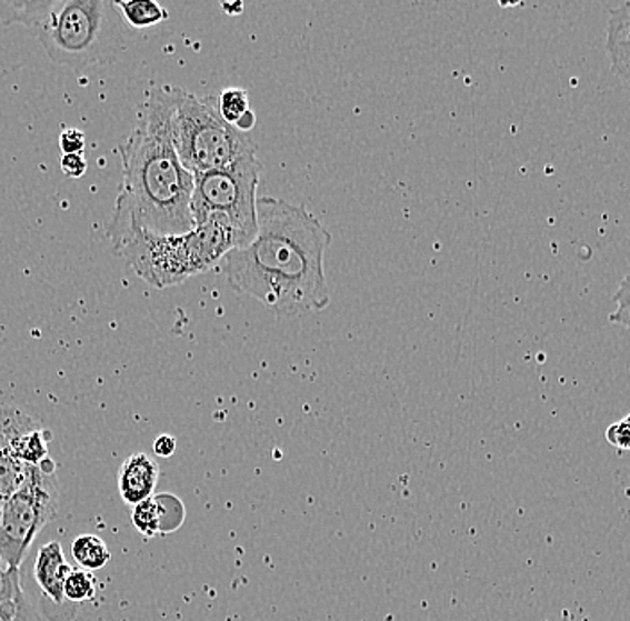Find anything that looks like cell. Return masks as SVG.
<instances>
[{"label":"cell","instance_id":"18","mask_svg":"<svg viewBox=\"0 0 630 621\" xmlns=\"http://www.w3.org/2000/svg\"><path fill=\"white\" fill-rule=\"evenodd\" d=\"M614 300H617L618 309L617 312L611 313L609 321L617 322L620 327L629 328V277L623 278V281H621L620 289H618Z\"/></svg>","mask_w":630,"mask_h":621},{"label":"cell","instance_id":"3","mask_svg":"<svg viewBox=\"0 0 630 621\" xmlns=\"http://www.w3.org/2000/svg\"><path fill=\"white\" fill-rule=\"evenodd\" d=\"M0 26L28 29L52 63L76 72L113 60L124 34V20L113 0L0 2Z\"/></svg>","mask_w":630,"mask_h":621},{"label":"cell","instance_id":"22","mask_svg":"<svg viewBox=\"0 0 630 621\" xmlns=\"http://www.w3.org/2000/svg\"><path fill=\"white\" fill-rule=\"evenodd\" d=\"M176 438L174 435H160L157 441L152 442V451H154V455L163 457V459H169V457L174 455L176 451Z\"/></svg>","mask_w":630,"mask_h":621},{"label":"cell","instance_id":"12","mask_svg":"<svg viewBox=\"0 0 630 621\" xmlns=\"http://www.w3.org/2000/svg\"><path fill=\"white\" fill-rule=\"evenodd\" d=\"M608 52L612 72L629 83L630 78V2L612 8L608 23Z\"/></svg>","mask_w":630,"mask_h":621},{"label":"cell","instance_id":"16","mask_svg":"<svg viewBox=\"0 0 630 621\" xmlns=\"http://www.w3.org/2000/svg\"><path fill=\"white\" fill-rule=\"evenodd\" d=\"M96 597V580L83 570H72L64 580V600L78 608Z\"/></svg>","mask_w":630,"mask_h":621},{"label":"cell","instance_id":"21","mask_svg":"<svg viewBox=\"0 0 630 621\" xmlns=\"http://www.w3.org/2000/svg\"><path fill=\"white\" fill-rule=\"evenodd\" d=\"M60 148L63 154L84 152V133L76 128L63 129L60 137Z\"/></svg>","mask_w":630,"mask_h":621},{"label":"cell","instance_id":"7","mask_svg":"<svg viewBox=\"0 0 630 621\" xmlns=\"http://www.w3.org/2000/svg\"><path fill=\"white\" fill-rule=\"evenodd\" d=\"M262 166L257 157L216 171L193 174L190 213L193 226L208 217H222L233 226L246 246L257 236V189ZM244 246V248H246Z\"/></svg>","mask_w":630,"mask_h":621},{"label":"cell","instance_id":"4","mask_svg":"<svg viewBox=\"0 0 630 621\" xmlns=\"http://www.w3.org/2000/svg\"><path fill=\"white\" fill-rule=\"evenodd\" d=\"M244 246V240L230 222L212 216L183 236H152L137 231L120 240L113 249L146 283L161 290L210 271L230 251Z\"/></svg>","mask_w":630,"mask_h":621},{"label":"cell","instance_id":"20","mask_svg":"<svg viewBox=\"0 0 630 621\" xmlns=\"http://www.w3.org/2000/svg\"><path fill=\"white\" fill-rule=\"evenodd\" d=\"M88 171L87 158H84V152H78V154H63L61 158V172H63L67 178H72V180H79L83 178Z\"/></svg>","mask_w":630,"mask_h":621},{"label":"cell","instance_id":"2","mask_svg":"<svg viewBox=\"0 0 630 621\" xmlns=\"http://www.w3.org/2000/svg\"><path fill=\"white\" fill-rule=\"evenodd\" d=\"M178 93V87L149 90L122 146L124 181L107 226L113 246L137 231L183 236L193 230V174L178 158L172 133Z\"/></svg>","mask_w":630,"mask_h":621},{"label":"cell","instance_id":"5","mask_svg":"<svg viewBox=\"0 0 630 621\" xmlns=\"http://www.w3.org/2000/svg\"><path fill=\"white\" fill-rule=\"evenodd\" d=\"M172 133L178 158L192 174L224 169L257 157V143L249 134L222 120L217 97L193 96L180 88Z\"/></svg>","mask_w":630,"mask_h":621},{"label":"cell","instance_id":"23","mask_svg":"<svg viewBox=\"0 0 630 621\" xmlns=\"http://www.w3.org/2000/svg\"><path fill=\"white\" fill-rule=\"evenodd\" d=\"M2 568H6L4 562L0 561V570H2Z\"/></svg>","mask_w":630,"mask_h":621},{"label":"cell","instance_id":"8","mask_svg":"<svg viewBox=\"0 0 630 621\" xmlns=\"http://www.w3.org/2000/svg\"><path fill=\"white\" fill-rule=\"evenodd\" d=\"M46 459L49 450L40 423L22 410L0 407V512L26 479L29 465Z\"/></svg>","mask_w":630,"mask_h":621},{"label":"cell","instance_id":"19","mask_svg":"<svg viewBox=\"0 0 630 621\" xmlns=\"http://www.w3.org/2000/svg\"><path fill=\"white\" fill-rule=\"evenodd\" d=\"M606 438L611 442L612 447L618 450L627 451L630 448V424L629 415L621 419L618 423L611 424L606 433Z\"/></svg>","mask_w":630,"mask_h":621},{"label":"cell","instance_id":"10","mask_svg":"<svg viewBox=\"0 0 630 621\" xmlns=\"http://www.w3.org/2000/svg\"><path fill=\"white\" fill-rule=\"evenodd\" d=\"M160 480V465L148 453L128 457L119 471V493L128 505H139L152 497Z\"/></svg>","mask_w":630,"mask_h":621},{"label":"cell","instance_id":"1","mask_svg":"<svg viewBox=\"0 0 630 621\" xmlns=\"http://www.w3.org/2000/svg\"><path fill=\"white\" fill-rule=\"evenodd\" d=\"M330 231L304 207L257 199V236L222 258L226 280L278 318L322 312L331 303L324 274Z\"/></svg>","mask_w":630,"mask_h":621},{"label":"cell","instance_id":"14","mask_svg":"<svg viewBox=\"0 0 630 621\" xmlns=\"http://www.w3.org/2000/svg\"><path fill=\"white\" fill-rule=\"evenodd\" d=\"M72 558L83 570L97 571L107 567L111 555L107 543L101 538L84 534L79 535L72 543Z\"/></svg>","mask_w":630,"mask_h":621},{"label":"cell","instance_id":"15","mask_svg":"<svg viewBox=\"0 0 630 621\" xmlns=\"http://www.w3.org/2000/svg\"><path fill=\"white\" fill-rule=\"evenodd\" d=\"M217 107H219L222 120L233 128H237L240 120L244 119L251 111L249 96L244 88H226L224 92L217 99Z\"/></svg>","mask_w":630,"mask_h":621},{"label":"cell","instance_id":"6","mask_svg":"<svg viewBox=\"0 0 630 621\" xmlns=\"http://www.w3.org/2000/svg\"><path fill=\"white\" fill-rule=\"evenodd\" d=\"M60 509V482L51 459L29 465L26 479L0 512V561L20 570L29 548Z\"/></svg>","mask_w":630,"mask_h":621},{"label":"cell","instance_id":"17","mask_svg":"<svg viewBox=\"0 0 630 621\" xmlns=\"http://www.w3.org/2000/svg\"><path fill=\"white\" fill-rule=\"evenodd\" d=\"M0 621H37V611L23 588L8 599L0 600Z\"/></svg>","mask_w":630,"mask_h":621},{"label":"cell","instance_id":"9","mask_svg":"<svg viewBox=\"0 0 630 621\" xmlns=\"http://www.w3.org/2000/svg\"><path fill=\"white\" fill-rule=\"evenodd\" d=\"M134 529L146 538L169 534L180 529L184 521V507L178 498L172 494H160L143 500L133 507Z\"/></svg>","mask_w":630,"mask_h":621},{"label":"cell","instance_id":"13","mask_svg":"<svg viewBox=\"0 0 630 621\" xmlns=\"http://www.w3.org/2000/svg\"><path fill=\"white\" fill-rule=\"evenodd\" d=\"M120 17L131 28L146 29L166 22L169 11L154 0H113Z\"/></svg>","mask_w":630,"mask_h":621},{"label":"cell","instance_id":"11","mask_svg":"<svg viewBox=\"0 0 630 621\" xmlns=\"http://www.w3.org/2000/svg\"><path fill=\"white\" fill-rule=\"evenodd\" d=\"M69 562L64 559L63 548L58 541L47 543L38 552L34 561V580L38 588L42 591L46 603H51L54 608L63 609L64 602V580L69 577Z\"/></svg>","mask_w":630,"mask_h":621}]
</instances>
